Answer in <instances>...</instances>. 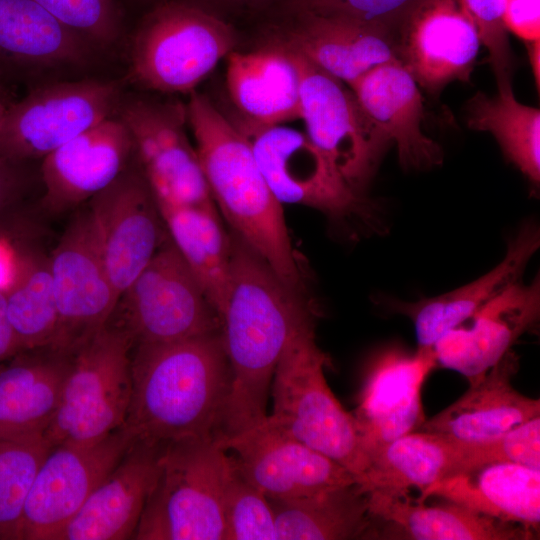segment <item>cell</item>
I'll return each instance as SVG.
<instances>
[{"instance_id":"6da1fadb","label":"cell","mask_w":540,"mask_h":540,"mask_svg":"<svg viewBox=\"0 0 540 540\" xmlns=\"http://www.w3.org/2000/svg\"><path fill=\"white\" fill-rule=\"evenodd\" d=\"M231 262L220 335L231 373L222 435L247 429L266 416L273 374L292 334L315 321L305 292L288 286L232 232Z\"/></svg>"},{"instance_id":"7a4b0ae2","label":"cell","mask_w":540,"mask_h":540,"mask_svg":"<svg viewBox=\"0 0 540 540\" xmlns=\"http://www.w3.org/2000/svg\"><path fill=\"white\" fill-rule=\"evenodd\" d=\"M131 356V398L123 427L155 447L222 435L231 373L220 331L138 344Z\"/></svg>"},{"instance_id":"3957f363","label":"cell","mask_w":540,"mask_h":540,"mask_svg":"<svg viewBox=\"0 0 540 540\" xmlns=\"http://www.w3.org/2000/svg\"><path fill=\"white\" fill-rule=\"evenodd\" d=\"M186 107L195 148L212 199L231 231L291 288L305 292L282 204L269 188L245 137L196 90Z\"/></svg>"},{"instance_id":"277c9868","label":"cell","mask_w":540,"mask_h":540,"mask_svg":"<svg viewBox=\"0 0 540 540\" xmlns=\"http://www.w3.org/2000/svg\"><path fill=\"white\" fill-rule=\"evenodd\" d=\"M326 354L315 338V321L289 338L276 365L268 418L284 433L332 459L357 480L370 466L356 420L330 389Z\"/></svg>"},{"instance_id":"5b68a950","label":"cell","mask_w":540,"mask_h":540,"mask_svg":"<svg viewBox=\"0 0 540 540\" xmlns=\"http://www.w3.org/2000/svg\"><path fill=\"white\" fill-rule=\"evenodd\" d=\"M229 461L219 437L161 446L156 480L133 539L224 540L222 497Z\"/></svg>"},{"instance_id":"8992f818","label":"cell","mask_w":540,"mask_h":540,"mask_svg":"<svg viewBox=\"0 0 540 540\" xmlns=\"http://www.w3.org/2000/svg\"><path fill=\"white\" fill-rule=\"evenodd\" d=\"M236 43L234 28L205 6L162 1L132 36L128 78L148 90L191 93Z\"/></svg>"},{"instance_id":"52a82bcc","label":"cell","mask_w":540,"mask_h":540,"mask_svg":"<svg viewBox=\"0 0 540 540\" xmlns=\"http://www.w3.org/2000/svg\"><path fill=\"white\" fill-rule=\"evenodd\" d=\"M133 342L106 324L71 353L60 402L44 436L51 443H93L122 428L131 398Z\"/></svg>"},{"instance_id":"ba28073f","label":"cell","mask_w":540,"mask_h":540,"mask_svg":"<svg viewBox=\"0 0 540 540\" xmlns=\"http://www.w3.org/2000/svg\"><path fill=\"white\" fill-rule=\"evenodd\" d=\"M249 143L257 164L281 204L310 207L335 223L361 219L372 225L375 213L310 140L306 132L261 125L237 112L227 116Z\"/></svg>"},{"instance_id":"9c48e42d","label":"cell","mask_w":540,"mask_h":540,"mask_svg":"<svg viewBox=\"0 0 540 540\" xmlns=\"http://www.w3.org/2000/svg\"><path fill=\"white\" fill-rule=\"evenodd\" d=\"M121 101L115 81L86 79L40 86L11 103L0 128V157L43 159L71 139L114 116Z\"/></svg>"},{"instance_id":"30bf717a","label":"cell","mask_w":540,"mask_h":540,"mask_svg":"<svg viewBox=\"0 0 540 540\" xmlns=\"http://www.w3.org/2000/svg\"><path fill=\"white\" fill-rule=\"evenodd\" d=\"M169 236V235H168ZM133 345L178 341L220 331V317L170 238L121 295Z\"/></svg>"},{"instance_id":"8fae6325","label":"cell","mask_w":540,"mask_h":540,"mask_svg":"<svg viewBox=\"0 0 540 540\" xmlns=\"http://www.w3.org/2000/svg\"><path fill=\"white\" fill-rule=\"evenodd\" d=\"M295 53L302 73L300 119L305 132L344 180L362 194L390 141L349 86Z\"/></svg>"},{"instance_id":"7c38bea8","label":"cell","mask_w":540,"mask_h":540,"mask_svg":"<svg viewBox=\"0 0 540 540\" xmlns=\"http://www.w3.org/2000/svg\"><path fill=\"white\" fill-rule=\"evenodd\" d=\"M524 453V441L513 429L482 442L417 430L372 453L370 466L358 483L366 492L407 495L411 487L422 492L491 463L520 464Z\"/></svg>"},{"instance_id":"4fadbf2b","label":"cell","mask_w":540,"mask_h":540,"mask_svg":"<svg viewBox=\"0 0 540 540\" xmlns=\"http://www.w3.org/2000/svg\"><path fill=\"white\" fill-rule=\"evenodd\" d=\"M115 115L130 132L136 161L158 202L215 205L187 135L185 105L142 97L121 99Z\"/></svg>"},{"instance_id":"5bb4252c","label":"cell","mask_w":540,"mask_h":540,"mask_svg":"<svg viewBox=\"0 0 540 540\" xmlns=\"http://www.w3.org/2000/svg\"><path fill=\"white\" fill-rule=\"evenodd\" d=\"M133 442L122 427L93 443L53 445L28 492L20 540H56Z\"/></svg>"},{"instance_id":"9a60e30c","label":"cell","mask_w":540,"mask_h":540,"mask_svg":"<svg viewBox=\"0 0 540 540\" xmlns=\"http://www.w3.org/2000/svg\"><path fill=\"white\" fill-rule=\"evenodd\" d=\"M49 267L59 315L54 349L72 352L108 324L119 303L88 208L69 222Z\"/></svg>"},{"instance_id":"2e32d148","label":"cell","mask_w":540,"mask_h":540,"mask_svg":"<svg viewBox=\"0 0 540 540\" xmlns=\"http://www.w3.org/2000/svg\"><path fill=\"white\" fill-rule=\"evenodd\" d=\"M119 300L169 238L158 203L136 158L87 207Z\"/></svg>"},{"instance_id":"e0dca14e","label":"cell","mask_w":540,"mask_h":540,"mask_svg":"<svg viewBox=\"0 0 540 540\" xmlns=\"http://www.w3.org/2000/svg\"><path fill=\"white\" fill-rule=\"evenodd\" d=\"M219 442L240 473L271 500L357 482L347 469L284 433L268 415L238 433L219 436Z\"/></svg>"},{"instance_id":"ac0fdd59","label":"cell","mask_w":540,"mask_h":540,"mask_svg":"<svg viewBox=\"0 0 540 540\" xmlns=\"http://www.w3.org/2000/svg\"><path fill=\"white\" fill-rule=\"evenodd\" d=\"M399 62L418 86L437 93L452 81L469 82L482 44L460 0H424L398 36Z\"/></svg>"},{"instance_id":"d6986e66","label":"cell","mask_w":540,"mask_h":540,"mask_svg":"<svg viewBox=\"0 0 540 540\" xmlns=\"http://www.w3.org/2000/svg\"><path fill=\"white\" fill-rule=\"evenodd\" d=\"M135 157L129 130L116 116L91 127L42 159L44 210L61 214L112 183Z\"/></svg>"},{"instance_id":"ffe728a7","label":"cell","mask_w":540,"mask_h":540,"mask_svg":"<svg viewBox=\"0 0 540 540\" xmlns=\"http://www.w3.org/2000/svg\"><path fill=\"white\" fill-rule=\"evenodd\" d=\"M539 314V278L529 284L518 280L477 310L468 326L443 335L433 346L436 361L474 385L535 326Z\"/></svg>"},{"instance_id":"44dd1931","label":"cell","mask_w":540,"mask_h":540,"mask_svg":"<svg viewBox=\"0 0 540 540\" xmlns=\"http://www.w3.org/2000/svg\"><path fill=\"white\" fill-rule=\"evenodd\" d=\"M436 364L433 348L417 347L413 354L390 350L377 359L352 413L369 458L424 423L421 389Z\"/></svg>"},{"instance_id":"7402d4cb","label":"cell","mask_w":540,"mask_h":540,"mask_svg":"<svg viewBox=\"0 0 540 540\" xmlns=\"http://www.w3.org/2000/svg\"><path fill=\"white\" fill-rule=\"evenodd\" d=\"M288 16L290 23L274 36L349 87L374 67L399 61L397 36L379 26L310 13Z\"/></svg>"},{"instance_id":"603a6c76","label":"cell","mask_w":540,"mask_h":540,"mask_svg":"<svg viewBox=\"0 0 540 540\" xmlns=\"http://www.w3.org/2000/svg\"><path fill=\"white\" fill-rule=\"evenodd\" d=\"M160 448L133 442L56 540L133 539L156 480Z\"/></svg>"},{"instance_id":"cb8c5ba5","label":"cell","mask_w":540,"mask_h":540,"mask_svg":"<svg viewBox=\"0 0 540 540\" xmlns=\"http://www.w3.org/2000/svg\"><path fill=\"white\" fill-rule=\"evenodd\" d=\"M372 520L369 539L530 540L535 533L456 502L435 505L407 495L367 492Z\"/></svg>"},{"instance_id":"d4e9b609","label":"cell","mask_w":540,"mask_h":540,"mask_svg":"<svg viewBox=\"0 0 540 540\" xmlns=\"http://www.w3.org/2000/svg\"><path fill=\"white\" fill-rule=\"evenodd\" d=\"M350 89L369 118L396 145L403 168L426 169L442 162L441 147L421 127L424 106L419 86L399 61L374 67Z\"/></svg>"},{"instance_id":"484cf974","label":"cell","mask_w":540,"mask_h":540,"mask_svg":"<svg viewBox=\"0 0 540 540\" xmlns=\"http://www.w3.org/2000/svg\"><path fill=\"white\" fill-rule=\"evenodd\" d=\"M539 242L536 224L526 223L510 239L503 259L479 278L415 302L390 299L386 302L388 309L411 320L418 348L432 349L443 335L467 322L489 300L520 280Z\"/></svg>"},{"instance_id":"4316f807","label":"cell","mask_w":540,"mask_h":540,"mask_svg":"<svg viewBox=\"0 0 540 540\" xmlns=\"http://www.w3.org/2000/svg\"><path fill=\"white\" fill-rule=\"evenodd\" d=\"M226 87L236 112L261 125L300 119L302 73L296 53L273 36L227 57Z\"/></svg>"},{"instance_id":"83f0119b","label":"cell","mask_w":540,"mask_h":540,"mask_svg":"<svg viewBox=\"0 0 540 540\" xmlns=\"http://www.w3.org/2000/svg\"><path fill=\"white\" fill-rule=\"evenodd\" d=\"M519 357L508 351L484 377L451 405L425 420L420 431L470 442L489 441L540 416V401L517 391L512 380Z\"/></svg>"},{"instance_id":"f1b7e54d","label":"cell","mask_w":540,"mask_h":540,"mask_svg":"<svg viewBox=\"0 0 540 540\" xmlns=\"http://www.w3.org/2000/svg\"><path fill=\"white\" fill-rule=\"evenodd\" d=\"M72 352L21 351L0 365V437L44 435L58 408Z\"/></svg>"},{"instance_id":"f546056e","label":"cell","mask_w":540,"mask_h":540,"mask_svg":"<svg viewBox=\"0 0 540 540\" xmlns=\"http://www.w3.org/2000/svg\"><path fill=\"white\" fill-rule=\"evenodd\" d=\"M95 48L34 0H0V62L6 67H84Z\"/></svg>"},{"instance_id":"4dcf8cb0","label":"cell","mask_w":540,"mask_h":540,"mask_svg":"<svg viewBox=\"0 0 540 540\" xmlns=\"http://www.w3.org/2000/svg\"><path fill=\"white\" fill-rule=\"evenodd\" d=\"M439 496L524 528L539 530L540 470L496 462L436 483L418 501Z\"/></svg>"},{"instance_id":"1f68e13d","label":"cell","mask_w":540,"mask_h":540,"mask_svg":"<svg viewBox=\"0 0 540 540\" xmlns=\"http://www.w3.org/2000/svg\"><path fill=\"white\" fill-rule=\"evenodd\" d=\"M269 501L277 540L369 538L372 521L368 495L358 482L301 497Z\"/></svg>"},{"instance_id":"d6a6232c","label":"cell","mask_w":540,"mask_h":540,"mask_svg":"<svg viewBox=\"0 0 540 540\" xmlns=\"http://www.w3.org/2000/svg\"><path fill=\"white\" fill-rule=\"evenodd\" d=\"M157 203L170 240L220 315L230 275L231 234L216 205Z\"/></svg>"},{"instance_id":"836d02e7","label":"cell","mask_w":540,"mask_h":540,"mask_svg":"<svg viewBox=\"0 0 540 540\" xmlns=\"http://www.w3.org/2000/svg\"><path fill=\"white\" fill-rule=\"evenodd\" d=\"M466 123L490 132L504 156L531 182L540 181V111L518 102L511 84L488 96L478 92L466 105Z\"/></svg>"},{"instance_id":"e575fe53","label":"cell","mask_w":540,"mask_h":540,"mask_svg":"<svg viewBox=\"0 0 540 540\" xmlns=\"http://www.w3.org/2000/svg\"><path fill=\"white\" fill-rule=\"evenodd\" d=\"M5 295L7 315L21 351L54 348L59 315L49 258L25 253L20 273Z\"/></svg>"},{"instance_id":"d590c367","label":"cell","mask_w":540,"mask_h":540,"mask_svg":"<svg viewBox=\"0 0 540 540\" xmlns=\"http://www.w3.org/2000/svg\"><path fill=\"white\" fill-rule=\"evenodd\" d=\"M51 447L44 435L0 437V540H20L25 501Z\"/></svg>"},{"instance_id":"8d00e7d4","label":"cell","mask_w":540,"mask_h":540,"mask_svg":"<svg viewBox=\"0 0 540 540\" xmlns=\"http://www.w3.org/2000/svg\"><path fill=\"white\" fill-rule=\"evenodd\" d=\"M229 456L222 497L224 540H277L269 499L240 473Z\"/></svg>"},{"instance_id":"74e56055","label":"cell","mask_w":540,"mask_h":540,"mask_svg":"<svg viewBox=\"0 0 540 540\" xmlns=\"http://www.w3.org/2000/svg\"><path fill=\"white\" fill-rule=\"evenodd\" d=\"M95 48H110L121 38L123 16L118 0H34Z\"/></svg>"},{"instance_id":"f35d334b","label":"cell","mask_w":540,"mask_h":540,"mask_svg":"<svg viewBox=\"0 0 540 540\" xmlns=\"http://www.w3.org/2000/svg\"><path fill=\"white\" fill-rule=\"evenodd\" d=\"M424 0H281L287 15L310 13L340 17L379 26L396 36L411 14Z\"/></svg>"},{"instance_id":"ab89813d","label":"cell","mask_w":540,"mask_h":540,"mask_svg":"<svg viewBox=\"0 0 540 540\" xmlns=\"http://www.w3.org/2000/svg\"><path fill=\"white\" fill-rule=\"evenodd\" d=\"M489 53L497 86L511 83L513 57L503 23L504 0H460Z\"/></svg>"},{"instance_id":"60d3db41","label":"cell","mask_w":540,"mask_h":540,"mask_svg":"<svg viewBox=\"0 0 540 540\" xmlns=\"http://www.w3.org/2000/svg\"><path fill=\"white\" fill-rule=\"evenodd\" d=\"M28 163L0 157V216L15 210L30 189Z\"/></svg>"},{"instance_id":"b9f144b4","label":"cell","mask_w":540,"mask_h":540,"mask_svg":"<svg viewBox=\"0 0 540 540\" xmlns=\"http://www.w3.org/2000/svg\"><path fill=\"white\" fill-rule=\"evenodd\" d=\"M503 23L525 42L540 40V0H504Z\"/></svg>"},{"instance_id":"7bdbcfd3","label":"cell","mask_w":540,"mask_h":540,"mask_svg":"<svg viewBox=\"0 0 540 540\" xmlns=\"http://www.w3.org/2000/svg\"><path fill=\"white\" fill-rule=\"evenodd\" d=\"M13 243L6 231H0V291L6 293L16 281L25 252Z\"/></svg>"},{"instance_id":"ee69618b","label":"cell","mask_w":540,"mask_h":540,"mask_svg":"<svg viewBox=\"0 0 540 540\" xmlns=\"http://www.w3.org/2000/svg\"><path fill=\"white\" fill-rule=\"evenodd\" d=\"M21 352L7 315L6 295L0 291V365Z\"/></svg>"},{"instance_id":"f6af8a7d","label":"cell","mask_w":540,"mask_h":540,"mask_svg":"<svg viewBox=\"0 0 540 540\" xmlns=\"http://www.w3.org/2000/svg\"><path fill=\"white\" fill-rule=\"evenodd\" d=\"M528 57L534 75L535 83L539 89L540 84V40L526 42Z\"/></svg>"},{"instance_id":"bcb514c9","label":"cell","mask_w":540,"mask_h":540,"mask_svg":"<svg viewBox=\"0 0 540 540\" xmlns=\"http://www.w3.org/2000/svg\"><path fill=\"white\" fill-rule=\"evenodd\" d=\"M219 7L225 8H255L274 0H206ZM281 0H279L280 2Z\"/></svg>"},{"instance_id":"7dc6e473","label":"cell","mask_w":540,"mask_h":540,"mask_svg":"<svg viewBox=\"0 0 540 540\" xmlns=\"http://www.w3.org/2000/svg\"><path fill=\"white\" fill-rule=\"evenodd\" d=\"M6 67L0 62V95L8 100V92L6 91Z\"/></svg>"},{"instance_id":"c3c4849f","label":"cell","mask_w":540,"mask_h":540,"mask_svg":"<svg viewBox=\"0 0 540 540\" xmlns=\"http://www.w3.org/2000/svg\"><path fill=\"white\" fill-rule=\"evenodd\" d=\"M11 104L9 100L0 95V128L4 120L8 106Z\"/></svg>"}]
</instances>
